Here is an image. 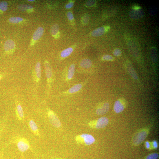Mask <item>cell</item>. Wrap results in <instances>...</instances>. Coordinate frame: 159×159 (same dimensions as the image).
Masks as SVG:
<instances>
[{
    "instance_id": "cell-1",
    "label": "cell",
    "mask_w": 159,
    "mask_h": 159,
    "mask_svg": "<svg viewBox=\"0 0 159 159\" xmlns=\"http://www.w3.org/2000/svg\"><path fill=\"white\" fill-rule=\"evenodd\" d=\"M12 143L17 145L19 151L21 153L26 151L28 149L32 150L29 142L26 138L21 136H17L12 139Z\"/></svg>"
},
{
    "instance_id": "cell-2",
    "label": "cell",
    "mask_w": 159,
    "mask_h": 159,
    "mask_svg": "<svg viewBox=\"0 0 159 159\" xmlns=\"http://www.w3.org/2000/svg\"><path fill=\"white\" fill-rule=\"evenodd\" d=\"M148 130L144 129L136 133L133 138V142L135 146L140 145L147 137L149 132Z\"/></svg>"
},
{
    "instance_id": "cell-3",
    "label": "cell",
    "mask_w": 159,
    "mask_h": 159,
    "mask_svg": "<svg viewBox=\"0 0 159 159\" xmlns=\"http://www.w3.org/2000/svg\"><path fill=\"white\" fill-rule=\"evenodd\" d=\"M47 114L48 118L51 124L56 128L60 127L61 125V122L55 113L48 109Z\"/></svg>"
},
{
    "instance_id": "cell-4",
    "label": "cell",
    "mask_w": 159,
    "mask_h": 159,
    "mask_svg": "<svg viewBox=\"0 0 159 159\" xmlns=\"http://www.w3.org/2000/svg\"><path fill=\"white\" fill-rule=\"evenodd\" d=\"M87 82V80L81 83L77 84L65 92H63L61 94V96H68L76 93L80 91L85 84Z\"/></svg>"
},
{
    "instance_id": "cell-5",
    "label": "cell",
    "mask_w": 159,
    "mask_h": 159,
    "mask_svg": "<svg viewBox=\"0 0 159 159\" xmlns=\"http://www.w3.org/2000/svg\"><path fill=\"white\" fill-rule=\"evenodd\" d=\"M45 71L49 89H50L53 81V74L51 67L47 61L44 62Z\"/></svg>"
},
{
    "instance_id": "cell-6",
    "label": "cell",
    "mask_w": 159,
    "mask_h": 159,
    "mask_svg": "<svg viewBox=\"0 0 159 159\" xmlns=\"http://www.w3.org/2000/svg\"><path fill=\"white\" fill-rule=\"evenodd\" d=\"M109 122L108 119L105 117L99 118L98 120L92 121L90 123V125H94V127L97 129L103 128L107 126Z\"/></svg>"
},
{
    "instance_id": "cell-7",
    "label": "cell",
    "mask_w": 159,
    "mask_h": 159,
    "mask_svg": "<svg viewBox=\"0 0 159 159\" xmlns=\"http://www.w3.org/2000/svg\"><path fill=\"white\" fill-rule=\"evenodd\" d=\"M145 14L144 11L141 9H132L129 11V16L131 19L138 20L142 18Z\"/></svg>"
},
{
    "instance_id": "cell-8",
    "label": "cell",
    "mask_w": 159,
    "mask_h": 159,
    "mask_svg": "<svg viewBox=\"0 0 159 159\" xmlns=\"http://www.w3.org/2000/svg\"><path fill=\"white\" fill-rule=\"evenodd\" d=\"M109 109V105L108 103H101L98 106L96 113L98 115H102L107 113Z\"/></svg>"
},
{
    "instance_id": "cell-9",
    "label": "cell",
    "mask_w": 159,
    "mask_h": 159,
    "mask_svg": "<svg viewBox=\"0 0 159 159\" xmlns=\"http://www.w3.org/2000/svg\"><path fill=\"white\" fill-rule=\"evenodd\" d=\"M82 138L85 143L87 145H90L93 144L95 141L94 137L90 134H83L80 136Z\"/></svg>"
},
{
    "instance_id": "cell-10",
    "label": "cell",
    "mask_w": 159,
    "mask_h": 159,
    "mask_svg": "<svg viewBox=\"0 0 159 159\" xmlns=\"http://www.w3.org/2000/svg\"><path fill=\"white\" fill-rule=\"evenodd\" d=\"M15 44L13 41L11 40L7 41L4 45V49L7 54L11 53L15 47Z\"/></svg>"
},
{
    "instance_id": "cell-11",
    "label": "cell",
    "mask_w": 159,
    "mask_h": 159,
    "mask_svg": "<svg viewBox=\"0 0 159 159\" xmlns=\"http://www.w3.org/2000/svg\"><path fill=\"white\" fill-rule=\"evenodd\" d=\"M125 104L124 103L123 101L118 100L115 103L114 106V110L116 113H119L122 112L125 108Z\"/></svg>"
},
{
    "instance_id": "cell-12",
    "label": "cell",
    "mask_w": 159,
    "mask_h": 159,
    "mask_svg": "<svg viewBox=\"0 0 159 159\" xmlns=\"http://www.w3.org/2000/svg\"><path fill=\"white\" fill-rule=\"evenodd\" d=\"M15 112L18 119L21 121H23L24 119V112L21 105L19 103L16 104Z\"/></svg>"
},
{
    "instance_id": "cell-13",
    "label": "cell",
    "mask_w": 159,
    "mask_h": 159,
    "mask_svg": "<svg viewBox=\"0 0 159 159\" xmlns=\"http://www.w3.org/2000/svg\"><path fill=\"white\" fill-rule=\"evenodd\" d=\"M28 123L32 133L35 136H39L40 134L36 124L32 120H29Z\"/></svg>"
},
{
    "instance_id": "cell-14",
    "label": "cell",
    "mask_w": 159,
    "mask_h": 159,
    "mask_svg": "<svg viewBox=\"0 0 159 159\" xmlns=\"http://www.w3.org/2000/svg\"><path fill=\"white\" fill-rule=\"evenodd\" d=\"M44 32V29L42 27H39L34 33L32 37L33 40L36 41L39 40L42 36Z\"/></svg>"
},
{
    "instance_id": "cell-15",
    "label": "cell",
    "mask_w": 159,
    "mask_h": 159,
    "mask_svg": "<svg viewBox=\"0 0 159 159\" xmlns=\"http://www.w3.org/2000/svg\"><path fill=\"white\" fill-rule=\"evenodd\" d=\"M75 65L74 64L71 65L68 70L66 76V80L69 81L72 79L75 73Z\"/></svg>"
},
{
    "instance_id": "cell-16",
    "label": "cell",
    "mask_w": 159,
    "mask_h": 159,
    "mask_svg": "<svg viewBox=\"0 0 159 159\" xmlns=\"http://www.w3.org/2000/svg\"><path fill=\"white\" fill-rule=\"evenodd\" d=\"M35 80L37 82L40 81L41 77V64L38 62L35 67Z\"/></svg>"
},
{
    "instance_id": "cell-17",
    "label": "cell",
    "mask_w": 159,
    "mask_h": 159,
    "mask_svg": "<svg viewBox=\"0 0 159 159\" xmlns=\"http://www.w3.org/2000/svg\"><path fill=\"white\" fill-rule=\"evenodd\" d=\"M127 68L128 72L131 76L134 79H137L138 78L137 75L132 65L130 63L128 62L127 63Z\"/></svg>"
},
{
    "instance_id": "cell-18",
    "label": "cell",
    "mask_w": 159,
    "mask_h": 159,
    "mask_svg": "<svg viewBox=\"0 0 159 159\" xmlns=\"http://www.w3.org/2000/svg\"><path fill=\"white\" fill-rule=\"evenodd\" d=\"M92 65V61L88 59H83L81 62L80 65L81 67L85 69H88L90 68Z\"/></svg>"
},
{
    "instance_id": "cell-19",
    "label": "cell",
    "mask_w": 159,
    "mask_h": 159,
    "mask_svg": "<svg viewBox=\"0 0 159 159\" xmlns=\"http://www.w3.org/2000/svg\"><path fill=\"white\" fill-rule=\"evenodd\" d=\"M105 32V28L103 27H101L93 30L92 33V35L94 37H99L103 35Z\"/></svg>"
},
{
    "instance_id": "cell-20",
    "label": "cell",
    "mask_w": 159,
    "mask_h": 159,
    "mask_svg": "<svg viewBox=\"0 0 159 159\" xmlns=\"http://www.w3.org/2000/svg\"><path fill=\"white\" fill-rule=\"evenodd\" d=\"M150 55L152 61L156 62L158 60V53L156 48L154 47L151 48L150 50Z\"/></svg>"
},
{
    "instance_id": "cell-21",
    "label": "cell",
    "mask_w": 159,
    "mask_h": 159,
    "mask_svg": "<svg viewBox=\"0 0 159 159\" xmlns=\"http://www.w3.org/2000/svg\"><path fill=\"white\" fill-rule=\"evenodd\" d=\"M72 47H69L63 51L61 54V56L62 58H66L69 56L73 51Z\"/></svg>"
},
{
    "instance_id": "cell-22",
    "label": "cell",
    "mask_w": 159,
    "mask_h": 159,
    "mask_svg": "<svg viewBox=\"0 0 159 159\" xmlns=\"http://www.w3.org/2000/svg\"><path fill=\"white\" fill-rule=\"evenodd\" d=\"M59 31V26L57 24L53 25L51 28V33L52 36L55 37L58 34Z\"/></svg>"
},
{
    "instance_id": "cell-23",
    "label": "cell",
    "mask_w": 159,
    "mask_h": 159,
    "mask_svg": "<svg viewBox=\"0 0 159 159\" xmlns=\"http://www.w3.org/2000/svg\"><path fill=\"white\" fill-rule=\"evenodd\" d=\"M18 9L22 11H29L32 12L33 9V7L31 6L28 5H20L18 6Z\"/></svg>"
},
{
    "instance_id": "cell-24",
    "label": "cell",
    "mask_w": 159,
    "mask_h": 159,
    "mask_svg": "<svg viewBox=\"0 0 159 159\" xmlns=\"http://www.w3.org/2000/svg\"><path fill=\"white\" fill-rule=\"evenodd\" d=\"M128 46L130 50L134 54L138 53V50L136 43L133 42H130L128 43Z\"/></svg>"
},
{
    "instance_id": "cell-25",
    "label": "cell",
    "mask_w": 159,
    "mask_h": 159,
    "mask_svg": "<svg viewBox=\"0 0 159 159\" xmlns=\"http://www.w3.org/2000/svg\"><path fill=\"white\" fill-rule=\"evenodd\" d=\"M8 8V4L6 1L0 2V14L6 11Z\"/></svg>"
},
{
    "instance_id": "cell-26",
    "label": "cell",
    "mask_w": 159,
    "mask_h": 159,
    "mask_svg": "<svg viewBox=\"0 0 159 159\" xmlns=\"http://www.w3.org/2000/svg\"><path fill=\"white\" fill-rule=\"evenodd\" d=\"M21 17H12L9 19V22L15 24L19 23L23 21Z\"/></svg>"
},
{
    "instance_id": "cell-27",
    "label": "cell",
    "mask_w": 159,
    "mask_h": 159,
    "mask_svg": "<svg viewBox=\"0 0 159 159\" xmlns=\"http://www.w3.org/2000/svg\"><path fill=\"white\" fill-rule=\"evenodd\" d=\"M158 8L155 6H151L149 10V13L151 16H154L157 13Z\"/></svg>"
},
{
    "instance_id": "cell-28",
    "label": "cell",
    "mask_w": 159,
    "mask_h": 159,
    "mask_svg": "<svg viewBox=\"0 0 159 159\" xmlns=\"http://www.w3.org/2000/svg\"><path fill=\"white\" fill-rule=\"evenodd\" d=\"M159 157L158 154L157 153H151L148 155L146 159H158Z\"/></svg>"
},
{
    "instance_id": "cell-29",
    "label": "cell",
    "mask_w": 159,
    "mask_h": 159,
    "mask_svg": "<svg viewBox=\"0 0 159 159\" xmlns=\"http://www.w3.org/2000/svg\"><path fill=\"white\" fill-rule=\"evenodd\" d=\"M114 59V58L113 56L109 55H105L102 57V59L104 61H112Z\"/></svg>"
},
{
    "instance_id": "cell-30",
    "label": "cell",
    "mask_w": 159,
    "mask_h": 159,
    "mask_svg": "<svg viewBox=\"0 0 159 159\" xmlns=\"http://www.w3.org/2000/svg\"><path fill=\"white\" fill-rule=\"evenodd\" d=\"M89 17L87 15H85L83 17L82 22L83 24H86L89 21Z\"/></svg>"
},
{
    "instance_id": "cell-31",
    "label": "cell",
    "mask_w": 159,
    "mask_h": 159,
    "mask_svg": "<svg viewBox=\"0 0 159 159\" xmlns=\"http://www.w3.org/2000/svg\"><path fill=\"white\" fill-rule=\"evenodd\" d=\"M121 54V52L120 50L119 49H116L114 52V55L117 57L120 56Z\"/></svg>"
},
{
    "instance_id": "cell-32",
    "label": "cell",
    "mask_w": 159,
    "mask_h": 159,
    "mask_svg": "<svg viewBox=\"0 0 159 159\" xmlns=\"http://www.w3.org/2000/svg\"><path fill=\"white\" fill-rule=\"evenodd\" d=\"M96 3L95 1H88L86 3V6L87 7H91L94 5Z\"/></svg>"
},
{
    "instance_id": "cell-33",
    "label": "cell",
    "mask_w": 159,
    "mask_h": 159,
    "mask_svg": "<svg viewBox=\"0 0 159 159\" xmlns=\"http://www.w3.org/2000/svg\"><path fill=\"white\" fill-rule=\"evenodd\" d=\"M67 16L68 19L69 20L71 21L74 19V16L72 12H67Z\"/></svg>"
},
{
    "instance_id": "cell-34",
    "label": "cell",
    "mask_w": 159,
    "mask_h": 159,
    "mask_svg": "<svg viewBox=\"0 0 159 159\" xmlns=\"http://www.w3.org/2000/svg\"><path fill=\"white\" fill-rule=\"evenodd\" d=\"M5 123H3L0 125V138H1L2 133L5 128Z\"/></svg>"
},
{
    "instance_id": "cell-35",
    "label": "cell",
    "mask_w": 159,
    "mask_h": 159,
    "mask_svg": "<svg viewBox=\"0 0 159 159\" xmlns=\"http://www.w3.org/2000/svg\"><path fill=\"white\" fill-rule=\"evenodd\" d=\"M74 5V3L73 2H70L67 4L65 6L66 9H70L72 8Z\"/></svg>"
},
{
    "instance_id": "cell-36",
    "label": "cell",
    "mask_w": 159,
    "mask_h": 159,
    "mask_svg": "<svg viewBox=\"0 0 159 159\" xmlns=\"http://www.w3.org/2000/svg\"><path fill=\"white\" fill-rule=\"evenodd\" d=\"M153 145L154 148L155 149H156L157 148L158 146L157 143L156 141H154L153 142Z\"/></svg>"
},
{
    "instance_id": "cell-37",
    "label": "cell",
    "mask_w": 159,
    "mask_h": 159,
    "mask_svg": "<svg viewBox=\"0 0 159 159\" xmlns=\"http://www.w3.org/2000/svg\"><path fill=\"white\" fill-rule=\"evenodd\" d=\"M146 145L147 148V149H149L150 147V145L148 141H147V142H146Z\"/></svg>"
},
{
    "instance_id": "cell-38",
    "label": "cell",
    "mask_w": 159,
    "mask_h": 159,
    "mask_svg": "<svg viewBox=\"0 0 159 159\" xmlns=\"http://www.w3.org/2000/svg\"><path fill=\"white\" fill-rule=\"evenodd\" d=\"M4 150H3V151L2 152L1 154H0V159H3V151Z\"/></svg>"
},
{
    "instance_id": "cell-39",
    "label": "cell",
    "mask_w": 159,
    "mask_h": 159,
    "mask_svg": "<svg viewBox=\"0 0 159 159\" xmlns=\"http://www.w3.org/2000/svg\"><path fill=\"white\" fill-rule=\"evenodd\" d=\"M3 76L2 75L0 74V81L1 80Z\"/></svg>"
},
{
    "instance_id": "cell-40",
    "label": "cell",
    "mask_w": 159,
    "mask_h": 159,
    "mask_svg": "<svg viewBox=\"0 0 159 159\" xmlns=\"http://www.w3.org/2000/svg\"><path fill=\"white\" fill-rule=\"evenodd\" d=\"M30 1V2H32V1H34V0H33V1H32H32Z\"/></svg>"
}]
</instances>
